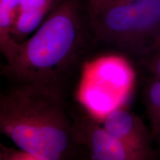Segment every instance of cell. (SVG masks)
Returning a JSON list of instances; mask_svg holds the SVG:
<instances>
[{
  "label": "cell",
  "instance_id": "obj_7",
  "mask_svg": "<svg viewBox=\"0 0 160 160\" xmlns=\"http://www.w3.org/2000/svg\"><path fill=\"white\" fill-rule=\"evenodd\" d=\"M22 0H0V50L8 62L14 57L19 43L12 37Z\"/></svg>",
  "mask_w": 160,
  "mask_h": 160
},
{
  "label": "cell",
  "instance_id": "obj_9",
  "mask_svg": "<svg viewBox=\"0 0 160 160\" xmlns=\"http://www.w3.org/2000/svg\"><path fill=\"white\" fill-rule=\"evenodd\" d=\"M139 61L151 78L160 79V35Z\"/></svg>",
  "mask_w": 160,
  "mask_h": 160
},
{
  "label": "cell",
  "instance_id": "obj_11",
  "mask_svg": "<svg viewBox=\"0 0 160 160\" xmlns=\"http://www.w3.org/2000/svg\"><path fill=\"white\" fill-rule=\"evenodd\" d=\"M132 1H135V0H87L86 9L88 12H91L111 5L129 2Z\"/></svg>",
  "mask_w": 160,
  "mask_h": 160
},
{
  "label": "cell",
  "instance_id": "obj_1",
  "mask_svg": "<svg viewBox=\"0 0 160 160\" xmlns=\"http://www.w3.org/2000/svg\"><path fill=\"white\" fill-rule=\"evenodd\" d=\"M0 131L41 160H64L78 144L57 86L15 84L0 97Z\"/></svg>",
  "mask_w": 160,
  "mask_h": 160
},
{
  "label": "cell",
  "instance_id": "obj_2",
  "mask_svg": "<svg viewBox=\"0 0 160 160\" xmlns=\"http://www.w3.org/2000/svg\"><path fill=\"white\" fill-rule=\"evenodd\" d=\"M79 0H63L23 42L2 73L15 84L57 86L62 73L77 61L90 33Z\"/></svg>",
  "mask_w": 160,
  "mask_h": 160
},
{
  "label": "cell",
  "instance_id": "obj_4",
  "mask_svg": "<svg viewBox=\"0 0 160 160\" xmlns=\"http://www.w3.org/2000/svg\"><path fill=\"white\" fill-rule=\"evenodd\" d=\"M78 144H85L93 160H149L112 136L97 122L82 117L74 122Z\"/></svg>",
  "mask_w": 160,
  "mask_h": 160
},
{
  "label": "cell",
  "instance_id": "obj_6",
  "mask_svg": "<svg viewBox=\"0 0 160 160\" xmlns=\"http://www.w3.org/2000/svg\"><path fill=\"white\" fill-rule=\"evenodd\" d=\"M63 0H22L12 37L22 43L31 37Z\"/></svg>",
  "mask_w": 160,
  "mask_h": 160
},
{
  "label": "cell",
  "instance_id": "obj_8",
  "mask_svg": "<svg viewBox=\"0 0 160 160\" xmlns=\"http://www.w3.org/2000/svg\"><path fill=\"white\" fill-rule=\"evenodd\" d=\"M143 99L150 129L160 148V79L151 78L143 91Z\"/></svg>",
  "mask_w": 160,
  "mask_h": 160
},
{
  "label": "cell",
  "instance_id": "obj_5",
  "mask_svg": "<svg viewBox=\"0 0 160 160\" xmlns=\"http://www.w3.org/2000/svg\"><path fill=\"white\" fill-rule=\"evenodd\" d=\"M102 126L112 137L146 159H152L153 134L134 113L124 108H116L106 116Z\"/></svg>",
  "mask_w": 160,
  "mask_h": 160
},
{
  "label": "cell",
  "instance_id": "obj_3",
  "mask_svg": "<svg viewBox=\"0 0 160 160\" xmlns=\"http://www.w3.org/2000/svg\"><path fill=\"white\" fill-rule=\"evenodd\" d=\"M88 22L98 41L140 59L160 35V0H135L88 12Z\"/></svg>",
  "mask_w": 160,
  "mask_h": 160
},
{
  "label": "cell",
  "instance_id": "obj_10",
  "mask_svg": "<svg viewBox=\"0 0 160 160\" xmlns=\"http://www.w3.org/2000/svg\"><path fill=\"white\" fill-rule=\"evenodd\" d=\"M0 160H41L22 150H12L1 145Z\"/></svg>",
  "mask_w": 160,
  "mask_h": 160
}]
</instances>
